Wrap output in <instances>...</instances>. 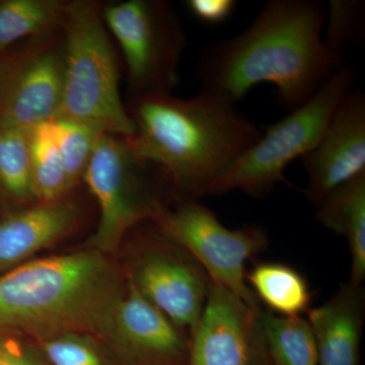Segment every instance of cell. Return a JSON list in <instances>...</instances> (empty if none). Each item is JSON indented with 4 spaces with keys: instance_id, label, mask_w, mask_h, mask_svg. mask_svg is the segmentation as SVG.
Instances as JSON below:
<instances>
[{
    "instance_id": "cell-19",
    "label": "cell",
    "mask_w": 365,
    "mask_h": 365,
    "mask_svg": "<svg viewBox=\"0 0 365 365\" xmlns=\"http://www.w3.org/2000/svg\"><path fill=\"white\" fill-rule=\"evenodd\" d=\"M0 201L11 212L38 202L31 177L29 133L0 124Z\"/></svg>"
},
{
    "instance_id": "cell-20",
    "label": "cell",
    "mask_w": 365,
    "mask_h": 365,
    "mask_svg": "<svg viewBox=\"0 0 365 365\" xmlns=\"http://www.w3.org/2000/svg\"><path fill=\"white\" fill-rule=\"evenodd\" d=\"M262 326L271 365H319L318 350L307 319L262 311Z\"/></svg>"
},
{
    "instance_id": "cell-13",
    "label": "cell",
    "mask_w": 365,
    "mask_h": 365,
    "mask_svg": "<svg viewBox=\"0 0 365 365\" xmlns=\"http://www.w3.org/2000/svg\"><path fill=\"white\" fill-rule=\"evenodd\" d=\"M109 342L133 365H187L190 336L148 302L127 277Z\"/></svg>"
},
{
    "instance_id": "cell-6",
    "label": "cell",
    "mask_w": 365,
    "mask_h": 365,
    "mask_svg": "<svg viewBox=\"0 0 365 365\" xmlns=\"http://www.w3.org/2000/svg\"><path fill=\"white\" fill-rule=\"evenodd\" d=\"M103 16L123 55L131 97L172 93L188 41L172 4L162 0L103 4Z\"/></svg>"
},
{
    "instance_id": "cell-24",
    "label": "cell",
    "mask_w": 365,
    "mask_h": 365,
    "mask_svg": "<svg viewBox=\"0 0 365 365\" xmlns=\"http://www.w3.org/2000/svg\"><path fill=\"white\" fill-rule=\"evenodd\" d=\"M41 345L51 365H106L88 336L62 334L41 341Z\"/></svg>"
},
{
    "instance_id": "cell-4",
    "label": "cell",
    "mask_w": 365,
    "mask_h": 365,
    "mask_svg": "<svg viewBox=\"0 0 365 365\" xmlns=\"http://www.w3.org/2000/svg\"><path fill=\"white\" fill-rule=\"evenodd\" d=\"M63 96L57 118L88 125L101 133L128 138L135 132L120 96V66L103 16V2L67 0Z\"/></svg>"
},
{
    "instance_id": "cell-18",
    "label": "cell",
    "mask_w": 365,
    "mask_h": 365,
    "mask_svg": "<svg viewBox=\"0 0 365 365\" xmlns=\"http://www.w3.org/2000/svg\"><path fill=\"white\" fill-rule=\"evenodd\" d=\"M67 0H0V55L61 28Z\"/></svg>"
},
{
    "instance_id": "cell-8",
    "label": "cell",
    "mask_w": 365,
    "mask_h": 365,
    "mask_svg": "<svg viewBox=\"0 0 365 365\" xmlns=\"http://www.w3.org/2000/svg\"><path fill=\"white\" fill-rule=\"evenodd\" d=\"M153 222L198 262L209 279L250 306L261 307L247 284L246 264L268 247L263 227L251 225L228 230L215 212L192 198H182L173 208L168 206Z\"/></svg>"
},
{
    "instance_id": "cell-22",
    "label": "cell",
    "mask_w": 365,
    "mask_h": 365,
    "mask_svg": "<svg viewBox=\"0 0 365 365\" xmlns=\"http://www.w3.org/2000/svg\"><path fill=\"white\" fill-rule=\"evenodd\" d=\"M55 143L63 160L72 187L83 182L101 132L88 125L56 118L50 122Z\"/></svg>"
},
{
    "instance_id": "cell-27",
    "label": "cell",
    "mask_w": 365,
    "mask_h": 365,
    "mask_svg": "<svg viewBox=\"0 0 365 365\" xmlns=\"http://www.w3.org/2000/svg\"><path fill=\"white\" fill-rule=\"evenodd\" d=\"M0 57H1V55H0Z\"/></svg>"
},
{
    "instance_id": "cell-1",
    "label": "cell",
    "mask_w": 365,
    "mask_h": 365,
    "mask_svg": "<svg viewBox=\"0 0 365 365\" xmlns=\"http://www.w3.org/2000/svg\"><path fill=\"white\" fill-rule=\"evenodd\" d=\"M326 9L314 0H271L246 31L207 46L196 78L237 103L271 83L292 112L345 66L324 43Z\"/></svg>"
},
{
    "instance_id": "cell-25",
    "label": "cell",
    "mask_w": 365,
    "mask_h": 365,
    "mask_svg": "<svg viewBox=\"0 0 365 365\" xmlns=\"http://www.w3.org/2000/svg\"><path fill=\"white\" fill-rule=\"evenodd\" d=\"M187 9L197 20L206 25H220L235 13V0H188Z\"/></svg>"
},
{
    "instance_id": "cell-15",
    "label": "cell",
    "mask_w": 365,
    "mask_h": 365,
    "mask_svg": "<svg viewBox=\"0 0 365 365\" xmlns=\"http://www.w3.org/2000/svg\"><path fill=\"white\" fill-rule=\"evenodd\" d=\"M364 309V287L347 282L325 304L307 312L319 365H360Z\"/></svg>"
},
{
    "instance_id": "cell-2",
    "label": "cell",
    "mask_w": 365,
    "mask_h": 365,
    "mask_svg": "<svg viewBox=\"0 0 365 365\" xmlns=\"http://www.w3.org/2000/svg\"><path fill=\"white\" fill-rule=\"evenodd\" d=\"M235 105L207 86L190 98L172 93L131 97L127 110L135 132L125 140L184 198L206 196L263 132Z\"/></svg>"
},
{
    "instance_id": "cell-16",
    "label": "cell",
    "mask_w": 365,
    "mask_h": 365,
    "mask_svg": "<svg viewBox=\"0 0 365 365\" xmlns=\"http://www.w3.org/2000/svg\"><path fill=\"white\" fill-rule=\"evenodd\" d=\"M316 208L317 220L347 240L351 257L348 282L361 287L365 279V173L329 193Z\"/></svg>"
},
{
    "instance_id": "cell-9",
    "label": "cell",
    "mask_w": 365,
    "mask_h": 365,
    "mask_svg": "<svg viewBox=\"0 0 365 365\" xmlns=\"http://www.w3.org/2000/svg\"><path fill=\"white\" fill-rule=\"evenodd\" d=\"M62 29L36 36L0 57V124L23 130L56 119L63 96Z\"/></svg>"
},
{
    "instance_id": "cell-26",
    "label": "cell",
    "mask_w": 365,
    "mask_h": 365,
    "mask_svg": "<svg viewBox=\"0 0 365 365\" xmlns=\"http://www.w3.org/2000/svg\"><path fill=\"white\" fill-rule=\"evenodd\" d=\"M0 365H39L11 341L0 340Z\"/></svg>"
},
{
    "instance_id": "cell-21",
    "label": "cell",
    "mask_w": 365,
    "mask_h": 365,
    "mask_svg": "<svg viewBox=\"0 0 365 365\" xmlns=\"http://www.w3.org/2000/svg\"><path fill=\"white\" fill-rule=\"evenodd\" d=\"M31 177L38 202L57 200L71 193L72 187L55 143L50 122L28 130Z\"/></svg>"
},
{
    "instance_id": "cell-14",
    "label": "cell",
    "mask_w": 365,
    "mask_h": 365,
    "mask_svg": "<svg viewBox=\"0 0 365 365\" xmlns=\"http://www.w3.org/2000/svg\"><path fill=\"white\" fill-rule=\"evenodd\" d=\"M69 194L49 202L34 203L0 220V273L13 270L73 232L81 209Z\"/></svg>"
},
{
    "instance_id": "cell-10",
    "label": "cell",
    "mask_w": 365,
    "mask_h": 365,
    "mask_svg": "<svg viewBox=\"0 0 365 365\" xmlns=\"http://www.w3.org/2000/svg\"><path fill=\"white\" fill-rule=\"evenodd\" d=\"M145 239L128 278L137 290L165 316L191 335L207 299V274L181 246L160 230Z\"/></svg>"
},
{
    "instance_id": "cell-17",
    "label": "cell",
    "mask_w": 365,
    "mask_h": 365,
    "mask_svg": "<svg viewBox=\"0 0 365 365\" xmlns=\"http://www.w3.org/2000/svg\"><path fill=\"white\" fill-rule=\"evenodd\" d=\"M255 297L269 312L280 317H299L311 307L312 292L299 271L277 262H261L246 273Z\"/></svg>"
},
{
    "instance_id": "cell-23",
    "label": "cell",
    "mask_w": 365,
    "mask_h": 365,
    "mask_svg": "<svg viewBox=\"0 0 365 365\" xmlns=\"http://www.w3.org/2000/svg\"><path fill=\"white\" fill-rule=\"evenodd\" d=\"M365 4L359 0H330L324 26V43L331 52L342 57L346 46L364 30Z\"/></svg>"
},
{
    "instance_id": "cell-12",
    "label": "cell",
    "mask_w": 365,
    "mask_h": 365,
    "mask_svg": "<svg viewBox=\"0 0 365 365\" xmlns=\"http://www.w3.org/2000/svg\"><path fill=\"white\" fill-rule=\"evenodd\" d=\"M309 175L304 194L314 207L329 193L365 173V97L348 91L323 135L302 158Z\"/></svg>"
},
{
    "instance_id": "cell-5",
    "label": "cell",
    "mask_w": 365,
    "mask_h": 365,
    "mask_svg": "<svg viewBox=\"0 0 365 365\" xmlns=\"http://www.w3.org/2000/svg\"><path fill=\"white\" fill-rule=\"evenodd\" d=\"M356 74L344 66L304 105L262 132L252 145L209 189L208 195L241 190L263 197L284 181V170L307 155L323 135L340 101L354 85Z\"/></svg>"
},
{
    "instance_id": "cell-11",
    "label": "cell",
    "mask_w": 365,
    "mask_h": 365,
    "mask_svg": "<svg viewBox=\"0 0 365 365\" xmlns=\"http://www.w3.org/2000/svg\"><path fill=\"white\" fill-rule=\"evenodd\" d=\"M262 311L210 280L202 314L190 335L187 365H271Z\"/></svg>"
},
{
    "instance_id": "cell-3",
    "label": "cell",
    "mask_w": 365,
    "mask_h": 365,
    "mask_svg": "<svg viewBox=\"0 0 365 365\" xmlns=\"http://www.w3.org/2000/svg\"><path fill=\"white\" fill-rule=\"evenodd\" d=\"M125 283L97 250L28 262L0 276V327L41 341L81 334L109 342Z\"/></svg>"
},
{
    "instance_id": "cell-7",
    "label": "cell",
    "mask_w": 365,
    "mask_h": 365,
    "mask_svg": "<svg viewBox=\"0 0 365 365\" xmlns=\"http://www.w3.org/2000/svg\"><path fill=\"white\" fill-rule=\"evenodd\" d=\"M155 165L136 157L124 137L101 134L83 182L98 208V222L86 248L114 253L139 223L168 207L150 181Z\"/></svg>"
}]
</instances>
